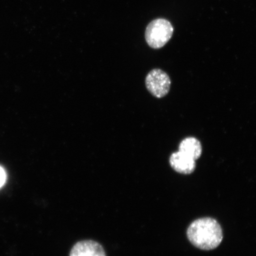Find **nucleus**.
Returning <instances> with one entry per match:
<instances>
[{
	"mask_svg": "<svg viewBox=\"0 0 256 256\" xmlns=\"http://www.w3.org/2000/svg\"><path fill=\"white\" fill-rule=\"evenodd\" d=\"M187 236L192 244L204 250L218 247L223 238L222 226L211 218L194 220L188 226Z\"/></svg>",
	"mask_w": 256,
	"mask_h": 256,
	"instance_id": "nucleus-1",
	"label": "nucleus"
},
{
	"mask_svg": "<svg viewBox=\"0 0 256 256\" xmlns=\"http://www.w3.org/2000/svg\"><path fill=\"white\" fill-rule=\"evenodd\" d=\"M6 172L2 168H0V188L2 186L6 181Z\"/></svg>",
	"mask_w": 256,
	"mask_h": 256,
	"instance_id": "nucleus-7",
	"label": "nucleus"
},
{
	"mask_svg": "<svg viewBox=\"0 0 256 256\" xmlns=\"http://www.w3.org/2000/svg\"><path fill=\"white\" fill-rule=\"evenodd\" d=\"M70 256H106V254L98 242L86 240L76 243L72 249Z\"/></svg>",
	"mask_w": 256,
	"mask_h": 256,
	"instance_id": "nucleus-4",
	"label": "nucleus"
},
{
	"mask_svg": "<svg viewBox=\"0 0 256 256\" xmlns=\"http://www.w3.org/2000/svg\"><path fill=\"white\" fill-rule=\"evenodd\" d=\"M170 164L175 171L184 174H191L196 168L195 160L180 152L172 154L170 158Z\"/></svg>",
	"mask_w": 256,
	"mask_h": 256,
	"instance_id": "nucleus-5",
	"label": "nucleus"
},
{
	"mask_svg": "<svg viewBox=\"0 0 256 256\" xmlns=\"http://www.w3.org/2000/svg\"><path fill=\"white\" fill-rule=\"evenodd\" d=\"M146 85L150 94L156 98H162L168 94L171 80L162 70L154 69L146 76Z\"/></svg>",
	"mask_w": 256,
	"mask_h": 256,
	"instance_id": "nucleus-3",
	"label": "nucleus"
},
{
	"mask_svg": "<svg viewBox=\"0 0 256 256\" xmlns=\"http://www.w3.org/2000/svg\"><path fill=\"white\" fill-rule=\"evenodd\" d=\"M178 152L196 161L200 158L202 152V146L198 139L194 137H188L180 142Z\"/></svg>",
	"mask_w": 256,
	"mask_h": 256,
	"instance_id": "nucleus-6",
	"label": "nucleus"
},
{
	"mask_svg": "<svg viewBox=\"0 0 256 256\" xmlns=\"http://www.w3.org/2000/svg\"><path fill=\"white\" fill-rule=\"evenodd\" d=\"M174 28L170 22L163 18L153 20L146 28V40L148 46L154 49H160L170 40Z\"/></svg>",
	"mask_w": 256,
	"mask_h": 256,
	"instance_id": "nucleus-2",
	"label": "nucleus"
}]
</instances>
